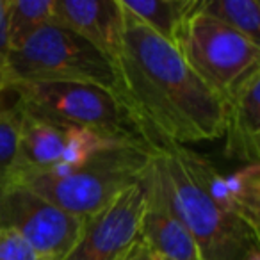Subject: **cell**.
Masks as SVG:
<instances>
[{
    "label": "cell",
    "mask_w": 260,
    "mask_h": 260,
    "mask_svg": "<svg viewBox=\"0 0 260 260\" xmlns=\"http://www.w3.org/2000/svg\"><path fill=\"white\" fill-rule=\"evenodd\" d=\"M112 66L116 91L159 152L223 138V94L187 64L175 45L125 9L121 47Z\"/></svg>",
    "instance_id": "1"
},
{
    "label": "cell",
    "mask_w": 260,
    "mask_h": 260,
    "mask_svg": "<svg viewBox=\"0 0 260 260\" xmlns=\"http://www.w3.org/2000/svg\"><path fill=\"white\" fill-rule=\"evenodd\" d=\"M9 91L16 94V107L29 114L159 153L116 89L82 82H27L15 84Z\"/></svg>",
    "instance_id": "2"
},
{
    "label": "cell",
    "mask_w": 260,
    "mask_h": 260,
    "mask_svg": "<svg viewBox=\"0 0 260 260\" xmlns=\"http://www.w3.org/2000/svg\"><path fill=\"white\" fill-rule=\"evenodd\" d=\"M157 153L134 145H109L82 166L43 171L8 185H23L77 217H89L116 194L136 184Z\"/></svg>",
    "instance_id": "3"
},
{
    "label": "cell",
    "mask_w": 260,
    "mask_h": 260,
    "mask_svg": "<svg viewBox=\"0 0 260 260\" xmlns=\"http://www.w3.org/2000/svg\"><path fill=\"white\" fill-rule=\"evenodd\" d=\"M155 166L168 202L191 234L202 260H242L258 246V235L198 187L171 146L157 153Z\"/></svg>",
    "instance_id": "4"
},
{
    "label": "cell",
    "mask_w": 260,
    "mask_h": 260,
    "mask_svg": "<svg viewBox=\"0 0 260 260\" xmlns=\"http://www.w3.org/2000/svg\"><path fill=\"white\" fill-rule=\"evenodd\" d=\"M27 82H82L116 89L112 62L68 27L50 22L9 52L8 91Z\"/></svg>",
    "instance_id": "5"
},
{
    "label": "cell",
    "mask_w": 260,
    "mask_h": 260,
    "mask_svg": "<svg viewBox=\"0 0 260 260\" xmlns=\"http://www.w3.org/2000/svg\"><path fill=\"white\" fill-rule=\"evenodd\" d=\"M177 48L187 64L223 96L246 72L260 64V47L203 11L200 0L185 18Z\"/></svg>",
    "instance_id": "6"
},
{
    "label": "cell",
    "mask_w": 260,
    "mask_h": 260,
    "mask_svg": "<svg viewBox=\"0 0 260 260\" xmlns=\"http://www.w3.org/2000/svg\"><path fill=\"white\" fill-rule=\"evenodd\" d=\"M18 111V150L8 184L25 175L79 168L105 146L119 145L105 141L89 130L59 125L50 119L29 114L22 109Z\"/></svg>",
    "instance_id": "7"
},
{
    "label": "cell",
    "mask_w": 260,
    "mask_h": 260,
    "mask_svg": "<svg viewBox=\"0 0 260 260\" xmlns=\"http://www.w3.org/2000/svg\"><path fill=\"white\" fill-rule=\"evenodd\" d=\"M84 219L23 185H6L0 191V230L15 232L47 260H62L73 248Z\"/></svg>",
    "instance_id": "8"
},
{
    "label": "cell",
    "mask_w": 260,
    "mask_h": 260,
    "mask_svg": "<svg viewBox=\"0 0 260 260\" xmlns=\"http://www.w3.org/2000/svg\"><path fill=\"white\" fill-rule=\"evenodd\" d=\"M143 205L145 184L141 177L98 212L84 217L79 239L62 260H118L139 237Z\"/></svg>",
    "instance_id": "9"
},
{
    "label": "cell",
    "mask_w": 260,
    "mask_h": 260,
    "mask_svg": "<svg viewBox=\"0 0 260 260\" xmlns=\"http://www.w3.org/2000/svg\"><path fill=\"white\" fill-rule=\"evenodd\" d=\"M145 205H143L139 237L148 244L153 255L166 260H202L187 228L173 212L157 173L155 157L143 175Z\"/></svg>",
    "instance_id": "10"
},
{
    "label": "cell",
    "mask_w": 260,
    "mask_h": 260,
    "mask_svg": "<svg viewBox=\"0 0 260 260\" xmlns=\"http://www.w3.org/2000/svg\"><path fill=\"white\" fill-rule=\"evenodd\" d=\"M260 64L224 94V155L244 164L260 159Z\"/></svg>",
    "instance_id": "11"
},
{
    "label": "cell",
    "mask_w": 260,
    "mask_h": 260,
    "mask_svg": "<svg viewBox=\"0 0 260 260\" xmlns=\"http://www.w3.org/2000/svg\"><path fill=\"white\" fill-rule=\"evenodd\" d=\"M54 22L89 41L114 62L123 34L119 0H54Z\"/></svg>",
    "instance_id": "12"
},
{
    "label": "cell",
    "mask_w": 260,
    "mask_h": 260,
    "mask_svg": "<svg viewBox=\"0 0 260 260\" xmlns=\"http://www.w3.org/2000/svg\"><path fill=\"white\" fill-rule=\"evenodd\" d=\"M121 8L168 43L178 45L185 18L196 0H119Z\"/></svg>",
    "instance_id": "13"
},
{
    "label": "cell",
    "mask_w": 260,
    "mask_h": 260,
    "mask_svg": "<svg viewBox=\"0 0 260 260\" xmlns=\"http://www.w3.org/2000/svg\"><path fill=\"white\" fill-rule=\"evenodd\" d=\"M235 207V216L260 237V166L246 164L242 170L224 177Z\"/></svg>",
    "instance_id": "14"
},
{
    "label": "cell",
    "mask_w": 260,
    "mask_h": 260,
    "mask_svg": "<svg viewBox=\"0 0 260 260\" xmlns=\"http://www.w3.org/2000/svg\"><path fill=\"white\" fill-rule=\"evenodd\" d=\"M200 8L260 47V4L256 0H200Z\"/></svg>",
    "instance_id": "15"
},
{
    "label": "cell",
    "mask_w": 260,
    "mask_h": 260,
    "mask_svg": "<svg viewBox=\"0 0 260 260\" xmlns=\"http://www.w3.org/2000/svg\"><path fill=\"white\" fill-rule=\"evenodd\" d=\"M50 22H54V0H9L8 36L11 50Z\"/></svg>",
    "instance_id": "16"
},
{
    "label": "cell",
    "mask_w": 260,
    "mask_h": 260,
    "mask_svg": "<svg viewBox=\"0 0 260 260\" xmlns=\"http://www.w3.org/2000/svg\"><path fill=\"white\" fill-rule=\"evenodd\" d=\"M20 111L15 104L0 109V189L8 184L18 150Z\"/></svg>",
    "instance_id": "17"
},
{
    "label": "cell",
    "mask_w": 260,
    "mask_h": 260,
    "mask_svg": "<svg viewBox=\"0 0 260 260\" xmlns=\"http://www.w3.org/2000/svg\"><path fill=\"white\" fill-rule=\"evenodd\" d=\"M0 260H47L34 251L22 237L9 230H0Z\"/></svg>",
    "instance_id": "18"
},
{
    "label": "cell",
    "mask_w": 260,
    "mask_h": 260,
    "mask_svg": "<svg viewBox=\"0 0 260 260\" xmlns=\"http://www.w3.org/2000/svg\"><path fill=\"white\" fill-rule=\"evenodd\" d=\"M8 13L9 0H0V96L8 93L9 77V36H8Z\"/></svg>",
    "instance_id": "19"
},
{
    "label": "cell",
    "mask_w": 260,
    "mask_h": 260,
    "mask_svg": "<svg viewBox=\"0 0 260 260\" xmlns=\"http://www.w3.org/2000/svg\"><path fill=\"white\" fill-rule=\"evenodd\" d=\"M152 258H153V251L148 248V244L141 237H138L118 260H152Z\"/></svg>",
    "instance_id": "20"
},
{
    "label": "cell",
    "mask_w": 260,
    "mask_h": 260,
    "mask_svg": "<svg viewBox=\"0 0 260 260\" xmlns=\"http://www.w3.org/2000/svg\"><path fill=\"white\" fill-rule=\"evenodd\" d=\"M242 260H260V249L258 246H255V248H251L248 253H246V256Z\"/></svg>",
    "instance_id": "21"
},
{
    "label": "cell",
    "mask_w": 260,
    "mask_h": 260,
    "mask_svg": "<svg viewBox=\"0 0 260 260\" xmlns=\"http://www.w3.org/2000/svg\"><path fill=\"white\" fill-rule=\"evenodd\" d=\"M152 260H166V258H164V256H159V255H153Z\"/></svg>",
    "instance_id": "22"
},
{
    "label": "cell",
    "mask_w": 260,
    "mask_h": 260,
    "mask_svg": "<svg viewBox=\"0 0 260 260\" xmlns=\"http://www.w3.org/2000/svg\"><path fill=\"white\" fill-rule=\"evenodd\" d=\"M4 107V102H2V96H0V109Z\"/></svg>",
    "instance_id": "23"
}]
</instances>
